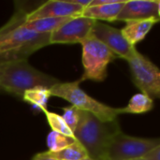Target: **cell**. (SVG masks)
<instances>
[{
  "instance_id": "cell-1",
  "label": "cell",
  "mask_w": 160,
  "mask_h": 160,
  "mask_svg": "<svg viewBox=\"0 0 160 160\" xmlns=\"http://www.w3.org/2000/svg\"><path fill=\"white\" fill-rule=\"evenodd\" d=\"M26 11L17 7L9 21L0 28V55L13 54L27 59L38 50L50 45V34H38L21 26Z\"/></svg>"
},
{
  "instance_id": "cell-24",
  "label": "cell",
  "mask_w": 160,
  "mask_h": 160,
  "mask_svg": "<svg viewBox=\"0 0 160 160\" xmlns=\"http://www.w3.org/2000/svg\"><path fill=\"white\" fill-rule=\"evenodd\" d=\"M81 160H94V159H92L91 158L87 157V158H82V159H81Z\"/></svg>"
},
{
  "instance_id": "cell-15",
  "label": "cell",
  "mask_w": 160,
  "mask_h": 160,
  "mask_svg": "<svg viewBox=\"0 0 160 160\" xmlns=\"http://www.w3.org/2000/svg\"><path fill=\"white\" fill-rule=\"evenodd\" d=\"M51 97L52 95L49 88L38 86L25 91L22 99L44 112L45 111H47L48 102Z\"/></svg>"
},
{
  "instance_id": "cell-14",
  "label": "cell",
  "mask_w": 160,
  "mask_h": 160,
  "mask_svg": "<svg viewBox=\"0 0 160 160\" xmlns=\"http://www.w3.org/2000/svg\"><path fill=\"white\" fill-rule=\"evenodd\" d=\"M25 13L21 20V26L38 34H51L58 27H60L62 24H64L66 22H68L69 19L73 18V17L45 18V19L34 20V21H25L24 20Z\"/></svg>"
},
{
  "instance_id": "cell-12",
  "label": "cell",
  "mask_w": 160,
  "mask_h": 160,
  "mask_svg": "<svg viewBox=\"0 0 160 160\" xmlns=\"http://www.w3.org/2000/svg\"><path fill=\"white\" fill-rule=\"evenodd\" d=\"M126 0H92L82 16L95 21L115 22Z\"/></svg>"
},
{
  "instance_id": "cell-19",
  "label": "cell",
  "mask_w": 160,
  "mask_h": 160,
  "mask_svg": "<svg viewBox=\"0 0 160 160\" xmlns=\"http://www.w3.org/2000/svg\"><path fill=\"white\" fill-rule=\"evenodd\" d=\"M44 114L46 116L47 122L49 126L52 128V131L68 136V137H74L73 132L69 129V128L67 126L66 122L64 121L63 117L55 112H50V111H45ZM75 138V137H74Z\"/></svg>"
},
{
  "instance_id": "cell-2",
  "label": "cell",
  "mask_w": 160,
  "mask_h": 160,
  "mask_svg": "<svg viewBox=\"0 0 160 160\" xmlns=\"http://www.w3.org/2000/svg\"><path fill=\"white\" fill-rule=\"evenodd\" d=\"M58 82V79L35 68L27 59L9 61L3 66L0 72V91L21 99L27 90L38 86L50 89Z\"/></svg>"
},
{
  "instance_id": "cell-20",
  "label": "cell",
  "mask_w": 160,
  "mask_h": 160,
  "mask_svg": "<svg viewBox=\"0 0 160 160\" xmlns=\"http://www.w3.org/2000/svg\"><path fill=\"white\" fill-rule=\"evenodd\" d=\"M62 111H63V115H61V116L63 117L67 126L69 128V129L74 134V131H75V129L79 124L80 118H81V111L71 105L68 107L63 108Z\"/></svg>"
},
{
  "instance_id": "cell-25",
  "label": "cell",
  "mask_w": 160,
  "mask_h": 160,
  "mask_svg": "<svg viewBox=\"0 0 160 160\" xmlns=\"http://www.w3.org/2000/svg\"><path fill=\"white\" fill-rule=\"evenodd\" d=\"M104 160H108V159H104ZM133 160H143V159H142V158H140V159H133Z\"/></svg>"
},
{
  "instance_id": "cell-21",
  "label": "cell",
  "mask_w": 160,
  "mask_h": 160,
  "mask_svg": "<svg viewBox=\"0 0 160 160\" xmlns=\"http://www.w3.org/2000/svg\"><path fill=\"white\" fill-rule=\"evenodd\" d=\"M143 160H160V145L148 151L142 158Z\"/></svg>"
},
{
  "instance_id": "cell-8",
  "label": "cell",
  "mask_w": 160,
  "mask_h": 160,
  "mask_svg": "<svg viewBox=\"0 0 160 160\" xmlns=\"http://www.w3.org/2000/svg\"><path fill=\"white\" fill-rule=\"evenodd\" d=\"M97 21L83 16L69 19L56 30L50 34V45L52 44H76L82 43L87 38Z\"/></svg>"
},
{
  "instance_id": "cell-23",
  "label": "cell",
  "mask_w": 160,
  "mask_h": 160,
  "mask_svg": "<svg viewBox=\"0 0 160 160\" xmlns=\"http://www.w3.org/2000/svg\"><path fill=\"white\" fill-rule=\"evenodd\" d=\"M32 160H57L55 158H53L50 153L48 151L46 152H41V153H38L36 154L33 158H32Z\"/></svg>"
},
{
  "instance_id": "cell-22",
  "label": "cell",
  "mask_w": 160,
  "mask_h": 160,
  "mask_svg": "<svg viewBox=\"0 0 160 160\" xmlns=\"http://www.w3.org/2000/svg\"><path fill=\"white\" fill-rule=\"evenodd\" d=\"M18 59H22L16 55H13V54H1L0 55V72H1V69L3 68V66L9 62V61H13V60H18Z\"/></svg>"
},
{
  "instance_id": "cell-4",
  "label": "cell",
  "mask_w": 160,
  "mask_h": 160,
  "mask_svg": "<svg viewBox=\"0 0 160 160\" xmlns=\"http://www.w3.org/2000/svg\"><path fill=\"white\" fill-rule=\"evenodd\" d=\"M80 81L58 82L50 88L52 97L63 98L69 102L71 106L80 111L89 112L103 122H109L118 119L123 113L122 108L110 107L90 97L80 87Z\"/></svg>"
},
{
  "instance_id": "cell-6",
  "label": "cell",
  "mask_w": 160,
  "mask_h": 160,
  "mask_svg": "<svg viewBox=\"0 0 160 160\" xmlns=\"http://www.w3.org/2000/svg\"><path fill=\"white\" fill-rule=\"evenodd\" d=\"M159 145L160 140L158 138L133 137L125 134L121 130L115 134L110 142L104 159H140L148 151Z\"/></svg>"
},
{
  "instance_id": "cell-13",
  "label": "cell",
  "mask_w": 160,
  "mask_h": 160,
  "mask_svg": "<svg viewBox=\"0 0 160 160\" xmlns=\"http://www.w3.org/2000/svg\"><path fill=\"white\" fill-rule=\"evenodd\" d=\"M159 21L156 19L136 20L126 22V25L121 29V32L127 41L133 47L142 41L152 29V27Z\"/></svg>"
},
{
  "instance_id": "cell-10",
  "label": "cell",
  "mask_w": 160,
  "mask_h": 160,
  "mask_svg": "<svg viewBox=\"0 0 160 160\" xmlns=\"http://www.w3.org/2000/svg\"><path fill=\"white\" fill-rule=\"evenodd\" d=\"M83 8L72 0H49L37 8L26 11L24 20L34 21L45 18H65L81 16Z\"/></svg>"
},
{
  "instance_id": "cell-9",
  "label": "cell",
  "mask_w": 160,
  "mask_h": 160,
  "mask_svg": "<svg viewBox=\"0 0 160 160\" xmlns=\"http://www.w3.org/2000/svg\"><path fill=\"white\" fill-rule=\"evenodd\" d=\"M91 35L106 45L118 58L128 60L136 50V47L131 46L127 41L121 30L109 24L97 21Z\"/></svg>"
},
{
  "instance_id": "cell-18",
  "label": "cell",
  "mask_w": 160,
  "mask_h": 160,
  "mask_svg": "<svg viewBox=\"0 0 160 160\" xmlns=\"http://www.w3.org/2000/svg\"><path fill=\"white\" fill-rule=\"evenodd\" d=\"M76 142L74 137H68L54 131H51L47 136V147L49 152H58L71 145Z\"/></svg>"
},
{
  "instance_id": "cell-5",
  "label": "cell",
  "mask_w": 160,
  "mask_h": 160,
  "mask_svg": "<svg viewBox=\"0 0 160 160\" xmlns=\"http://www.w3.org/2000/svg\"><path fill=\"white\" fill-rule=\"evenodd\" d=\"M83 73L79 80L103 82L108 75L109 65L118 58L106 45L90 35L82 43Z\"/></svg>"
},
{
  "instance_id": "cell-7",
  "label": "cell",
  "mask_w": 160,
  "mask_h": 160,
  "mask_svg": "<svg viewBox=\"0 0 160 160\" xmlns=\"http://www.w3.org/2000/svg\"><path fill=\"white\" fill-rule=\"evenodd\" d=\"M134 84L150 98L157 99L160 97V71L157 65L142 54L137 49L126 60Z\"/></svg>"
},
{
  "instance_id": "cell-11",
  "label": "cell",
  "mask_w": 160,
  "mask_h": 160,
  "mask_svg": "<svg viewBox=\"0 0 160 160\" xmlns=\"http://www.w3.org/2000/svg\"><path fill=\"white\" fill-rule=\"evenodd\" d=\"M160 20L159 0H126L116 21Z\"/></svg>"
},
{
  "instance_id": "cell-17",
  "label": "cell",
  "mask_w": 160,
  "mask_h": 160,
  "mask_svg": "<svg viewBox=\"0 0 160 160\" xmlns=\"http://www.w3.org/2000/svg\"><path fill=\"white\" fill-rule=\"evenodd\" d=\"M49 153L53 158L57 160H81L88 157L86 150L78 141H76L71 145L62 149L61 151Z\"/></svg>"
},
{
  "instance_id": "cell-3",
  "label": "cell",
  "mask_w": 160,
  "mask_h": 160,
  "mask_svg": "<svg viewBox=\"0 0 160 160\" xmlns=\"http://www.w3.org/2000/svg\"><path fill=\"white\" fill-rule=\"evenodd\" d=\"M121 131L118 119L103 122L93 114L81 111V118L74 137L94 160H103L112 137Z\"/></svg>"
},
{
  "instance_id": "cell-16",
  "label": "cell",
  "mask_w": 160,
  "mask_h": 160,
  "mask_svg": "<svg viewBox=\"0 0 160 160\" xmlns=\"http://www.w3.org/2000/svg\"><path fill=\"white\" fill-rule=\"evenodd\" d=\"M154 108V100L142 93L134 95L128 101L127 107L122 108L123 113L142 114Z\"/></svg>"
}]
</instances>
